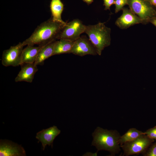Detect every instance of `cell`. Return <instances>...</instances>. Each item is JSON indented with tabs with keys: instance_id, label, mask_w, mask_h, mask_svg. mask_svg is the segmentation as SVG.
I'll return each instance as SVG.
<instances>
[{
	"instance_id": "1",
	"label": "cell",
	"mask_w": 156,
	"mask_h": 156,
	"mask_svg": "<svg viewBox=\"0 0 156 156\" xmlns=\"http://www.w3.org/2000/svg\"><path fill=\"white\" fill-rule=\"evenodd\" d=\"M66 23L54 21L51 18L38 26L31 36L22 43L24 46H43L56 40Z\"/></svg>"
},
{
	"instance_id": "2",
	"label": "cell",
	"mask_w": 156,
	"mask_h": 156,
	"mask_svg": "<svg viewBox=\"0 0 156 156\" xmlns=\"http://www.w3.org/2000/svg\"><path fill=\"white\" fill-rule=\"evenodd\" d=\"M92 145L94 146L97 151L104 150L109 151L111 156H114L120 151L119 140L121 136L116 130H108L97 127L93 133Z\"/></svg>"
},
{
	"instance_id": "3",
	"label": "cell",
	"mask_w": 156,
	"mask_h": 156,
	"mask_svg": "<svg viewBox=\"0 0 156 156\" xmlns=\"http://www.w3.org/2000/svg\"><path fill=\"white\" fill-rule=\"evenodd\" d=\"M105 23L99 22L95 25L86 26L84 32L99 55H101L104 48L111 44V29L106 26Z\"/></svg>"
},
{
	"instance_id": "4",
	"label": "cell",
	"mask_w": 156,
	"mask_h": 156,
	"mask_svg": "<svg viewBox=\"0 0 156 156\" xmlns=\"http://www.w3.org/2000/svg\"><path fill=\"white\" fill-rule=\"evenodd\" d=\"M130 9L141 19L142 24H146L156 17V9L148 0H127Z\"/></svg>"
},
{
	"instance_id": "5",
	"label": "cell",
	"mask_w": 156,
	"mask_h": 156,
	"mask_svg": "<svg viewBox=\"0 0 156 156\" xmlns=\"http://www.w3.org/2000/svg\"><path fill=\"white\" fill-rule=\"evenodd\" d=\"M144 133L136 139L120 146L123 151L122 156H129L141 154L143 155L154 142Z\"/></svg>"
},
{
	"instance_id": "6",
	"label": "cell",
	"mask_w": 156,
	"mask_h": 156,
	"mask_svg": "<svg viewBox=\"0 0 156 156\" xmlns=\"http://www.w3.org/2000/svg\"><path fill=\"white\" fill-rule=\"evenodd\" d=\"M86 25L80 20L76 19L66 23L59 35L57 39H63L74 42L84 32Z\"/></svg>"
},
{
	"instance_id": "7",
	"label": "cell",
	"mask_w": 156,
	"mask_h": 156,
	"mask_svg": "<svg viewBox=\"0 0 156 156\" xmlns=\"http://www.w3.org/2000/svg\"><path fill=\"white\" fill-rule=\"evenodd\" d=\"M24 46L22 42H20L16 45L11 46L9 49L4 50L2 55V64L5 67L20 65L21 55Z\"/></svg>"
},
{
	"instance_id": "8",
	"label": "cell",
	"mask_w": 156,
	"mask_h": 156,
	"mask_svg": "<svg viewBox=\"0 0 156 156\" xmlns=\"http://www.w3.org/2000/svg\"><path fill=\"white\" fill-rule=\"evenodd\" d=\"M70 53L81 57L88 55H95L97 54L92 43L89 39L85 36H80L74 42Z\"/></svg>"
},
{
	"instance_id": "9",
	"label": "cell",
	"mask_w": 156,
	"mask_h": 156,
	"mask_svg": "<svg viewBox=\"0 0 156 156\" xmlns=\"http://www.w3.org/2000/svg\"><path fill=\"white\" fill-rule=\"evenodd\" d=\"M121 16L116 20L115 24L121 29H126L134 25L141 23V19L130 8H123Z\"/></svg>"
},
{
	"instance_id": "10",
	"label": "cell",
	"mask_w": 156,
	"mask_h": 156,
	"mask_svg": "<svg viewBox=\"0 0 156 156\" xmlns=\"http://www.w3.org/2000/svg\"><path fill=\"white\" fill-rule=\"evenodd\" d=\"M0 156H26L25 151L21 145L11 141L1 140Z\"/></svg>"
},
{
	"instance_id": "11",
	"label": "cell",
	"mask_w": 156,
	"mask_h": 156,
	"mask_svg": "<svg viewBox=\"0 0 156 156\" xmlns=\"http://www.w3.org/2000/svg\"><path fill=\"white\" fill-rule=\"evenodd\" d=\"M61 131L57 127L53 126L48 129H43L36 133V138L42 144L43 150L48 145L53 147V143L55 138L60 133Z\"/></svg>"
},
{
	"instance_id": "12",
	"label": "cell",
	"mask_w": 156,
	"mask_h": 156,
	"mask_svg": "<svg viewBox=\"0 0 156 156\" xmlns=\"http://www.w3.org/2000/svg\"><path fill=\"white\" fill-rule=\"evenodd\" d=\"M21 69L15 79L16 82L25 81L31 83L38 69L34 63H24L20 65Z\"/></svg>"
},
{
	"instance_id": "13",
	"label": "cell",
	"mask_w": 156,
	"mask_h": 156,
	"mask_svg": "<svg viewBox=\"0 0 156 156\" xmlns=\"http://www.w3.org/2000/svg\"><path fill=\"white\" fill-rule=\"evenodd\" d=\"M43 46L36 47L32 45H27L23 49L21 54V65L24 63H34L38 52Z\"/></svg>"
},
{
	"instance_id": "14",
	"label": "cell",
	"mask_w": 156,
	"mask_h": 156,
	"mask_svg": "<svg viewBox=\"0 0 156 156\" xmlns=\"http://www.w3.org/2000/svg\"><path fill=\"white\" fill-rule=\"evenodd\" d=\"M56 41V40H54L42 47L34 63L36 65H42L45 60L53 55L54 47Z\"/></svg>"
},
{
	"instance_id": "15",
	"label": "cell",
	"mask_w": 156,
	"mask_h": 156,
	"mask_svg": "<svg viewBox=\"0 0 156 156\" xmlns=\"http://www.w3.org/2000/svg\"><path fill=\"white\" fill-rule=\"evenodd\" d=\"M64 5L60 0H51L50 4L52 20L65 24L62 20L61 15L64 9Z\"/></svg>"
},
{
	"instance_id": "16",
	"label": "cell",
	"mask_w": 156,
	"mask_h": 156,
	"mask_svg": "<svg viewBox=\"0 0 156 156\" xmlns=\"http://www.w3.org/2000/svg\"><path fill=\"white\" fill-rule=\"evenodd\" d=\"M74 42L63 39L57 40L54 47L53 55L70 53Z\"/></svg>"
},
{
	"instance_id": "17",
	"label": "cell",
	"mask_w": 156,
	"mask_h": 156,
	"mask_svg": "<svg viewBox=\"0 0 156 156\" xmlns=\"http://www.w3.org/2000/svg\"><path fill=\"white\" fill-rule=\"evenodd\" d=\"M144 133V132L135 128H130L124 134L120 136L119 143L121 146L125 143L134 140Z\"/></svg>"
},
{
	"instance_id": "18",
	"label": "cell",
	"mask_w": 156,
	"mask_h": 156,
	"mask_svg": "<svg viewBox=\"0 0 156 156\" xmlns=\"http://www.w3.org/2000/svg\"><path fill=\"white\" fill-rule=\"evenodd\" d=\"M114 4L115 5V12L117 13L122 10L125 5H127V0H115Z\"/></svg>"
},
{
	"instance_id": "19",
	"label": "cell",
	"mask_w": 156,
	"mask_h": 156,
	"mask_svg": "<svg viewBox=\"0 0 156 156\" xmlns=\"http://www.w3.org/2000/svg\"><path fill=\"white\" fill-rule=\"evenodd\" d=\"M143 156H156V142L150 145Z\"/></svg>"
},
{
	"instance_id": "20",
	"label": "cell",
	"mask_w": 156,
	"mask_h": 156,
	"mask_svg": "<svg viewBox=\"0 0 156 156\" xmlns=\"http://www.w3.org/2000/svg\"><path fill=\"white\" fill-rule=\"evenodd\" d=\"M144 133L150 139L154 140L156 136V126L147 130Z\"/></svg>"
},
{
	"instance_id": "21",
	"label": "cell",
	"mask_w": 156,
	"mask_h": 156,
	"mask_svg": "<svg viewBox=\"0 0 156 156\" xmlns=\"http://www.w3.org/2000/svg\"><path fill=\"white\" fill-rule=\"evenodd\" d=\"M103 5L105 6L104 10H110L111 6L115 3V0H103Z\"/></svg>"
},
{
	"instance_id": "22",
	"label": "cell",
	"mask_w": 156,
	"mask_h": 156,
	"mask_svg": "<svg viewBox=\"0 0 156 156\" xmlns=\"http://www.w3.org/2000/svg\"><path fill=\"white\" fill-rule=\"evenodd\" d=\"M149 23H151L156 27V17L151 18L150 20Z\"/></svg>"
},
{
	"instance_id": "23",
	"label": "cell",
	"mask_w": 156,
	"mask_h": 156,
	"mask_svg": "<svg viewBox=\"0 0 156 156\" xmlns=\"http://www.w3.org/2000/svg\"><path fill=\"white\" fill-rule=\"evenodd\" d=\"M156 9V0H148Z\"/></svg>"
},
{
	"instance_id": "24",
	"label": "cell",
	"mask_w": 156,
	"mask_h": 156,
	"mask_svg": "<svg viewBox=\"0 0 156 156\" xmlns=\"http://www.w3.org/2000/svg\"><path fill=\"white\" fill-rule=\"evenodd\" d=\"M98 151H97L94 153H92L90 152H87L85 153L83 155L85 156H90V155H91L92 156H97Z\"/></svg>"
},
{
	"instance_id": "25",
	"label": "cell",
	"mask_w": 156,
	"mask_h": 156,
	"mask_svg": "<svg viewBox=\"0 0 156 156\" xmlns=\"http://www.w3.org/2000/svg\"><path fill=\"white\" fill-rule=\"evenodd\" d=\"M83 1L86 3L88 4L91 3L93 1V0H82Z\"/></svg>"
},
{
	"instance_id": "26",
	"label": "cell",
	"mask_w": 156,
	"mask_h": 156,
	"mask_svg": "<svg viewBox=\"0 0 156 156\" xmlns=\"http://www.w3.org/2000/svg\"><path fill=\"white\" fill-rule=\"evenodd\" d=\"M155 140H156V136L155 138Z\"/></svg>"
}]
</instances>
